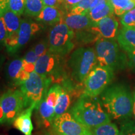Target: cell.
<instances>
[{
	"label": "cell",
	"instance_id": "38",
	"mask_svg": "<svg viewBox=\"0 0 135 135\" xmlns=\"http://www.w3.org/2000/svg\"><path fill=\"white\" fill-rule=\"evenodd\" d=\"M133 1H135V0H133Z\"/></svg>",
	"mask_w": 135,
	"mask_h": 135
},
{
	"label": "cell",
	"instance_id": "29",
	"mask_svg": "<svg viewBox=\"0 0 135 135\" xmlns=\"http://www.w3.org/2000/svg\"><path fill=\"white\" fill-rule=\"evenodd\" d=\"M119 135H135V121L127 120L121 124Z\"/></svg>",
	"mask_w": 135,
	"mask_h": 135
},
{
	"label": "cell",
	"instance_id": "21",
	"mask_svg": "<svg viewBox=\"0 0 135 135\" xmlns=\"http://www.w3.org/2000/svg\"><path fill=\"white\" fill-rule=\"evenodd\" d=\"M3 18L7 30L8 36L12 35L18 31L22 21L20 15H18L8 9L4 13Z\"/></svg>",
	"mask_w": 135,
	"mask_h": 135
},
{
	"label": "cell",
	"instance_id": "7",
	"mask_svg": "<svg viewBox=\"0 0 135 135\" xmlns=\"http://www.w3.org/2000/svg\"><path fill=\"white\" fill-rule=\"evenodd\" d=\"M114 71L110 68L98 65L89 73L84 81L81 94L90 97H98L112 82Z\"/></svg>",
	"mask_w": 135,
	"mask_h": 135
},
{
	"label": "cell",
	"instance_id": "17",
	"mask_svg": "<svg viewBox=\"0 0 135 135\" xmlns=\"http://www.w3.org/2000/svg\"><path fill=\"white\" fill-rule=\"evenodd\" d=\"M63 12L59 8L45 6L38 16L36 20L38 22L48 25H56L63 18Z\"/></svg>",
	"mask_w": 135,
	"mask_h": 135
},
{
	"label": "cell",
	"instance_id": "26",
	"mask_svg": "<svg viewBox=\"0 0 135 135\" xmlns=\"http://www.w3.org/2000/svg\"><path fill=\"white\" fill-rule=\"evenodd\" d=\"M94 0H81L76 6L73 8L68 13L71 15H86L90 9L91 5Z\"/></svg>",
	"mask_w": 135,
	"mask_h": 135
},
{
	"label": "cell",
	"instance_id": "2",
	"mask_svg": "<svg viewBox=\"0 0 135 135\" xmlns=\"http://www.w3.org/2000/svg\"><path fill=\"white\" fill-rule=\"evenodd\" d=\"M101 99L97 97L80 96L70 109L76 120L89 129L111 122V117L103 107Z\"/></svg>",
	"mask_w": 135,
	"mask_h": 135
},
{
	"label": "cell",
	"instance_id": "27",
	"mask_svg": "<svg viewBox=\"0 0 135 135\" xmlns=\"http://www.w3.org/2000/svg\"><path fill=\"white\" fill-rule=\"evenodd\" d=\"M26 0H9L8 9L18 15H21L25 12Z\"/></svg>",
	"mask_w": 135,
	"mask_h": 135
},
{
	"label": "cell",
	"instance_id": "11",
	"mask_svg": "<svg viewBox=\"0 0 135 135\" xmlns=\"http://www.w3.org/2000/svg\"><path fill=\"white\" fill-rule=\"evenodd\" d=\"M62 86L54 84L44 96L37 108L40 122L46 127L50 126L54 121L55 106Z\"/></svg>",
	"mask_w": 135,
	"mask_h": 135
},
{
	"label": "cell",
	"instance_id": "16",
	"mask_svg": "<svg viewBox=\"0 0 135 135\" xmlns=\"http://www.w3.org/2000/svg\"><path fill=\"white\" fill-rule=\"evenodd\" d=\"M30 73L26 72L23 68V58L16 59L9 64L8 74L10 78L16 84L20 85L29 77Z\"/></svg>",
	"mask_w": 135,
	"mask_h": 135
},
{
	"label": "cell",
	"instance_id": "6",
	"mask_svg": "<svg viewBox=\"0 0 135 135\" xmlns=\"http://www.w3.org/2000/svg\"><path fill=\"white\" fill-rule=\"evenodd\" d=\"M51 81L50 78L44 77L35 71L30 73L28 78L20 84V89L25 98V108L32 104L36 109L38 108Z\"/></svg>",
	"mask_w": 135,
	"mask_h": 135
},
{
	"label": "cell",
	"instance_id": "14",
	"mask_svg": "<svg viewBox=\"0 0 135 135\" xmlns=\"http://www.w3.org/2000/svg\"><path fill=\"white\" fill-rule=\"evenodd\" d=\"M63 20L75 33L89 29L96 25L89 16L88 14L71 15L68 13L66 15L63 16Z\"/></svg>",
	"mask_w": 135,
	"mask_h": 135
},
{
	"label": "cell",
	"instance_id": "35",
	"mask_svg": "<svg viewBox=\"0 0 135 135\" xmlns=\"http://www.w3.org/2000/svg\"><path fill=\"white\" fill-rule=\"evenodd\" d=\"M8 3L9 0H0V17L8 9Z\"/></svg>",
	"mask_w": 135,
	"mask_h": 135
},
{
	"label": "cell",
	"instance_id": "9",
	"mask_svg": "<svg viewBox=\"0 0 135 135\" xmlns=\"http://www.w3.org/2000/svg\"><path fill=\"white\" fill-rule=\"evenodd\" d=\"M38 23L31 21L22 20L18 31L12 35L8 36L4 41L8 53L15 54L24 46L41 29Z\"/></svg>",
	"mask_w": 135,
	"mask_h": 135
},
{
	"label": "cell",
	"instance_id": "36",
	"mask_svg": "<svg viewBox=\"0 0 135 135\" xmlns=\"http://www.w3.org/2000/svg\"><path fill=\"white\" fill-rule=\"evenodd\" d=\"M133 116L135 118V92L134 93L133 96Z\"/></svg>",
	"mask_w": 135,
	"mask_h": 135
},
{
	"label": "cell",
	"instance_id": "19",
	"mask_svg": "<svg viewBox=\"0 0 135 135\" xmlns=\"http://www.w3.org/2000/svg\"><path fill=\"white\" fill-rule=\"evenodd\" d=\"M113 7L110 0H101L97 6L89 9L88 15L94 23H97L104 17L113 15Z\"/></svg>",
	"mask_w": 135,
	"mask_h": 135
},
{
	"label": "cell",
	"instance_id": "15",
	"mask_svg": "<svg viewBox=\"0 0 135 135\" xmlns=\"http://www.w3.org/2000/svg\"><path fill=\"white\" fill-rule=\"evenodd\" d=\"M35 108H36L35 106L32 104L25 109H23L13 123L14 127L25 135L32 134L34 128L32 123L31 116Z\"/></svg>",
	"mask_w": 135,
	"mask_h": 135
},
{
	"label": "cell",
	"instance_id": "34",
	"mask_svg": "<svg viewBox=\"0 0 135 135\" xmlns=\"http://www.w3.org/2000/svg\"><path fill=\"white\" fill-rule=\"evenodd\" d=\"M45 6L59 8L63 4V0H43Z\"/></svg>",
	"mask_w": 135,
	"mask_h": 135
},
{
	"label": "cell",
	"instance_id": "20",
	"mask_svg": "<svg viewBox=\"0 0 135 135\" xmlns=\"http://www.w3.org/2000/svg\"><path fill=\"white\" fill-rule=\"evenodd\" d=\"M71 89L67 86H62L55 106L54 120L67 111L71 103Z\"/></svg>",
	"mask_w": 135,
	"mask_h": 135
},
{
	"label": "cell",
	"instance_id": "13",
	"mask_svg": "<svg viewBox=\"0 0 135 135\" xmlns=\"http://www.w3.org/2000/svg\"><path fill=\"white\" fill-rule=\"evenodd\" d=\"M118 26L119 23L113 15L104 17L92 28L101 38L115 40L118 34Z\"/></svg>",
	"mask_w": 135,
	"mask_h": 135
},
{
	"label": "cell",
	"instance_id": "31",
	"mask_svg": "<svg viewBox=\"0 0 135 135\" xmlns=\"http://www.w3.org/2000/svg\"><path fill=\"white\" fill-rule=\"evenodd\" d=\"M8 36V33L5 26L3 16L0 17V43H4Z\"/></svg>",
	"mask_w": 135,
	"mask_h": 135
},
{
	"label": "cell",
	"instance_id": "12",
	"mask_svg": "<svg viewBox=\"0 0 135 135\" xmlns=\"http://www.w3.org/2000/svg\"><path fill=\"white\" fill-rule=\"evenodd\" d=\"M62 57L48 51L38 58L35 71L44 77L50 78L53 81V76L60 73L62 67Z\"/></svg>",
	"mask_w": 135,
	"mask_h": 135
},
{
	"label": "cell",
	"instance_id": "33",
	"mask_svg": "<svg viewBox=\"0 0 135 135\" xmlns=\"http://www.w3.org/2000/svg\"><path fill=\"white\" fill-rule=\"evenodd\" d=\"M81 0H63V4L66 9L71 10L78 4Z\"/></svg>",
	"mask_w": 135,
	"mask_h": 135
},
{
	"label": "cell",
	"instance_id": "3",
	"mask_svg": "<svg viewBox=\"0 0 135 135\" xmlns=\"http://www.w3.org/2000/svg\"><path fill=\"white\" fill-rule=\"evenodd\" d=\"M96 55L98 65L107 66L113 70H123L128 65L125 53L119 49L115 40L100 38L96 41Z\"/></svg>",
	"mask_w": 135,
	"mask_h": 135
},
{
	"label": "cell",
	"instance_id": "25",
	"mask_svg": "<svg viewBox=\"0 0 135 135\" xmlns=\"http://www.w3.org/2000/svg\"><path fill=\"white\" fill-rule=\"evenodd\" d=\"M38 58V56H36L33 48L28 52H27L24 58H23L24 70L28 73L34 71L35 69V65H36Z\"/></svg>",
	"mask_w": 135,
	"mask_h": 135
},
{
	"label": "cell",
	"instance_id": "1",
	"mask_svg": "<svg viewBox=\"0 0 135 135\" xmlns=\"http://www.w3.org/2000/svg\"><path fill=\"white\" fill-rule=\"evenodd\" d=\"M100 95L103 106L110 117L115 119H128L132 115L133 96L125 85H111Z\"/></svg>",
	"mask_w": 135,
	"mask_h": 135
},
{
	"label": "cell",
	"instance_id": "10",
	"mask_svg": "<svg viewBox=\"0 0 135 135\" xmlns=\"http://www.w3.org/2000/svg\"><path fill=\"white\" fill-rule=\"evenodd\" d=\"M54 135H92L91 130L66 112L54 120L51 125Z\"/></svg>",
	"mask_w": 135,
	"mask_h": 135
},
{
	"label": "cell",
	"instance_id": "22",
	"mask_svg": "<svg viewBox=\"0 0 135 135\" xmlns=\"http://www.w3.org/2000/svg\"><path fill=\"white\" fill-rule=\"evenodd\" d=\"M113 5L114 13L116 16H121L124 13L135 8L133 0H110Z\"/></svg>",
	"mask_w": 135,
	"mask_h": 135
},
{
	"label": "cell",
	"instance_id": "37",
	"mask_svg": "<svg viewBox=\"0 0 135 135\" xmlns=\"http://www.w3.org/2000/svg\"><path fill=\"white\" fill-rule=\"evenodd\" d=\"M2 116H3V111H2V109H1V104H0V119H1Z\"/></svg>",
	"mask_w": 135,
	"mask_h": 135
},
{
	"label": "cell",
	"instance_id": "32",
	"mask_svg": "<svg viewBox=\"0 0 135 135\" xmlns=\"http://www.w3.org/2000/svg\"><path fill=\"white\" fill-rule=\"evenodd\" d=\"M128 56V66L133 70H135V49L126 51Z\"/></svg>",
	"mask_w": 135,
	"mask_h": 135
},
{
	"label": "cell",
	"instance_id": "18",
	"mask_svg": "<svg viewBox=\"0 0 135 135\" xmlns=\"http://www.w3.org/2000/svg\"><path fill=\"white\" fill-rule=\"evenodd\" d=\"M117 41L119 46L125 51L135 49V26H123L118 32Z\"/></svg>",
	"mask_w": 135,
	"mask_h": 135
},
{
	"label": "cell",
	"instance_id": "24",
	"mask_svg": "<svg viewBox=\"0 0 135 135\" xmlns=\"http://www.w3.org/2000/svg\"><path fill=\"white\" fill-rule=\"evenodd\" d=\"M45 6L43 0H26L25 12L28 16L36 17Z\"/></svg>",
	"mask_w": 135,
	"mask_h": 135
},
{
	"label": "cell",
	"instance_id": "8",
	"mask_svg": "<svg viewBox=\"0 0 135 135\" xmlns=\"http://www.w3.org/2000/svg\"><path fill=\"white\" fill-rule=\"evenodd\" d=\"M3 116L0 124H10L25 108V98L21 89H9L0 97Z\"/></svg>",
	"mask_w": 135,
	"mask_h": 135
},
{
	"label": "cell",
	"instance_id": "4",
	"mask_svg": "<svg viewBox=\"0 0 135 135\" xmlns=\"http://www.w3.org/2000/svg\"><path fill=\"white\" fill-rule=\"evenodd\" d=\"M98 65L95 50L93 48H77L71 55L68 67L73 80L83 84L89 73Z\"/></svg>",
	"mask_w": 135,
	"mask_h": 135
},
{
	"label": "cell",
	"instance_id": "5",
	"mask_svg": "<svg viewBox=\"0 0 135 135\" xmlns=\"http://www.w3.org/2000/svg\"><path fill=\"white\" fill-rule=\"evenodd\" d=\"M75 33L62 19L54 25L48 35L49 51L61 56L70 53L75 48Z\"/></svg>",
	"mask_w": 135,
	"mask_h": 135
},
{
	"label": "cell",
	"instance_id": "23",
	"mask_svg": "<svg viewBox=\"0 0 135 135\" xmlns=\"http://www.w3.org/2000/svg\"><path fill=\"white\" fill-rule=\"evenodd\" d=\"M92 135H119V130L114 123L109 122L91 129Z\"/></svg>",
	"mask_w": 135,
	"mask_h": 135
},
{
	"label": "cell",
	"instance_id": "28",
	"mask_svg": "<svg viewBox=\"0 0 135 135\" xmlns=\"http://www.w3.org/2000/svg\"><path fill=\"white\" fill-rule=\"evenodd\" d=\"M121 23L123 26L128 27L135 26V8L121 16Z\"/></svg>",
	"mask_w": 135,
	"mask_h": 135
},
{
	"label": "cell",
	"instance_id": "30",
	"mask_svg": "<svg viewBox=\"0 0 135 135\" xmlns=\"http://www.w3.org/2000/svg\"><path fill=\"white\" fill-rule=\"evenodd\" d=\"M33 49L35 51L38 58H40V56L45 55L49 51L48 40H42V41L39 42L38 43H37L35 47L33 48Z\"/></svg>",
	"mask_w": 135,
	"mask_h": 135
}]
</instances>
